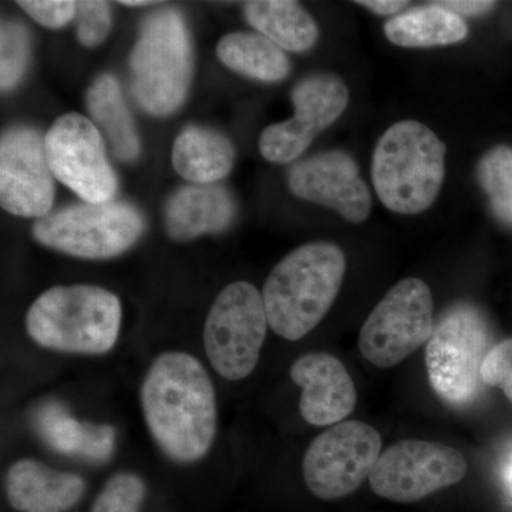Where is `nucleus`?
<instances>
[{
	"instance_id": "nucleus-23",
	"label": "nucleus",
	"mask_w": 512,
	"mask_h": 512,
	"mask_svg": "<svg viewBox=\"0 0 512 512\" xmlns=\"http://www.w3.org/2000/svg\"><path fill=\"white\" fill-rule=\"evenodd\" d=\"M217 55L229 69L262 82H279L291 72L284 50L261 33H229L218 43Z\"/></svg>"
},
{
	"instance_id": "nucleus-16",
	"label": "nucleus",
	"mask_w": 512,
	"mask_h": 512,
	"mask_svg": "<svg viewBox=\"0 0 512 512\" xmlns=\"http://www.w3.org/2000/svg\"><path fill=\"white\" fill-rule=\"evenodd\" d=\"M293 382L302 389L299 410L312 426H335L355 410V383L343 363L329 353L299 357L291 367Z\"/></svg>"
},
{
	"instance_id": "nucleus-4",
	"label": "nucleus",
	"mask_w": 512,
	"mask_h": 512,
	"mask_svg": "<svg viewBox=\"0 0 512 512\" xmlns=\"http://www.w3.org/2000/svg\"><path fill=\"white\" fill-rule=\"evenodd\" d=\"M446 174V146L429 127L399 121L380 137L372 178L380 201L396 214L416 215L436 201Z\"/></svg>"
},
{
	"instance_id": "nucleus-6",
	"label": "nucleus",
	"mask_w": 512,
	"mask_h": 512,
	"mask_svg": "<svg viewBox=\"0 0 512 512\" xmlns=\"http://www.w3.org/2000/svg\"><path fill=\"white\" fill-rule=\"evenodd\" d=\"M144 218L127 202L72 205L40 218L33 237L63 254L110 259L128 251L143 235Z\"/></svg>"
},
{
	"instance_id": "nucleus-9",
	"label": "nucleus",
	"mask_w": 512,
	"mask_h": 512,
	"mask_svg": "<svg viewBox=\"0 0 512 512\" xmlns=\"http://www.w3.org/2000/svg\"><path fill=\"white\" fill-rule=\"evenodd\" d=\"M433 296L421 279L393 286L373 309L359 335L360 353L377 367L399 365L433 333Z\"/></svg>"
},
{
	"instance_id": "nucleus-28",
	"label": "nucleus",
	"mask_w": 512,
	"mask_h": 512,
	"mask_svg": "<svg viewBox=\"0 0 512 512\" xmlns=\"http://www.w3.org/2000/svg\"><path fill=\"white\" fill-rule=\"evenodd\" d=\"M77 37L86 47H96L109 36L111 9L109 3L97 0L77 2Z\"/></svg>"
},
{
	"instance_id": "nucleus-30",
	"label": "nucleus",
	"mask_w": 512,
	"mask_h": 512,
	"mask_svg": "<svg viewBox=\"0 0 512 512\" xmlns=\"http://www.w3.org/2000/svg\"><path fill=\"white\" fill-rule=\"evenodd\" d=\"M18 5L49 29L63 28L77 13V2L72 0H20Z\"/></svg>"
},
{
	"instance_id": "nucleus-22",
	"label": "nucleus",
	"mask_w": 512,
	"mask_h": 512,
	"mask_svg": "<svg viewBox=\"0 0 512 512\" xmlns=\"http://www.w3.org/2000/svg\"><path fill=\"white\" fill-rule=\"evenodd\" d=\"M245 19L258 33L289 52H306L318 40L315 20L291 0H254L244 5Z\"/></svg>"
},
{
	"instance_id": "nucleus-15",
	"label": "nucleus",
	"mask_w": 512,
	"mask_h": 512,
	"mask_svg": "<svg viewBox=\"0 0 512 512\" xmlns=\"http://www.w3.org/2000/svg\"><path fill=\"white\" fill-rule=\"evenodd\" d=\"M288 184L296 197L328 207L353 224L369 217V188L353 158L342 151L318 154L296 164Z\"/></svg>"
},
{
	"instance_id": "nucleus-21",
	"label": "nucleus",
	"mask_w": 512,
	"mask_h": 512,
	"mask_svg": "<svg viewBox=\"0 0 512 512\" xmlns=\"http://www.w3.org/2000/svg\"><path fill=\"white\" fill-rule=\"evenodd\" d=\"M86 103L116 157L126 163L136 160L140 156V138L117 80L110 74L97 77L87 92Z\"/></svg>"
},
{
	"instance_id": "nucleus-24",
	"label": "nucleus",
	"mask_w": 512,
	"mask_h": 512,
	"mask_svg": "<svg viewBox=\"0 0 512 512\" xmlns=\"http://www.w3.org/2000/svg\"><path fill=\"white\" fill-rule=\"evenodd\" d=\"M384 33L397 46H443L466 39L467 25L461 16L436 3L390 19Z\"/></svg>"
},
{
	"instance_id": "nucleus-20",
	"label": "nucleus",
	"mask_w": 512,
	"mask_h": 512,
	"mask_svg": "<svg viewBox=\"0 0 512 512\" xmlns=\"http://www.w3.org/2000/svg\"><path fill=\"white\" fill-rule=\"evenodd\" d=\"M235 150L224 134L204 127H188L173 147L175 171L191 183L210 185L231 173Z\"/></svg>"
},
{
	"instance_id": "nucleus-14",
	"label": "nucleus",
	"mask_w": 512,
	"mask_h": 512,
	"mask_svg": "<svg viewBox=\"0 0 512 512\" xmlns=\"http://www.w3.org/2000/svg\"><path fill=\"white\" fill-rule=\"evenodd\" d=\"M45 138L32 127H12L0 141V204L9 214L43 218L55 200Z\"/></svg>"
},
{
	"instance_id": "nucleus-8",
	"label": "nucleus",
	"mask_w": 512,
	"mask_h": 512,
	"mask_svg": "<svg viewBox=\"0 0 512 512\" xmlns=\"http://www.w3.org/2000/svg\"><path fill=\"white\" fill-rule=\"evenodd\" d=\"M483 316L470 306H456L441 318L426 346L431 387L448 403L464 404L478 392L488 350Z\"/></svg>"
},
{
	"instance_id": "nucleus-2",
	"label": "nucleus",
	"mask_w": 512,
	"mask_h": 512,
	"mask_svg": "<svg viewBox=\"0 0 512 512\" xmlns=\"http://www.w3.org/2000/svg\"><path fill=\"white\" fill-rule=\"evenodd\" d=\"M345 272V254L330 242L302 245L286 255L262 289L269 328L291 342L305 338L329 312Z\"/></svg>"
},
{
	"instance_id": "nucleus-18",
	"label": "nucleus",
	"mask_w": 512,
	"mask_h": 512,
	"mask_svg": "<svg viewBox=\"0 0 512 512\" xmlns=\"http://www.w3.org/2000/svg\"><path fill=\"white\" fill-rule=\"evenodd\" d=\"M235 217L231 194L217 185H190L175 192L165 207V229L177 242L224 231Z\"/></svg>"
},
{
	"instance_id": "nucleus-17",
	"label": "nucleus",
	"mask_w": 512,
	"mask_h": 512,
	"mask_svg": "<svg viewBox=\"0 0 512 512\" xmlns=\"http://www.w3.org/2000/svg\"><path fill=\"white\" fill-rule=\"evenodd\" d=\"M84 490L82 477L35 458L16 461L6 474V495L18 512H67L79 504Z\"/></svg>"
},
{
	"instance_id": "nucleus-13",
	"label": "nucleus",
	"mask_w": 512,
	"mask_h": 512,
	"mask_svg": "<svg viewBox=\"0 0 512 512\" xmlns=\"http://www.w3.org/2000/svg\"><path fill=\"white\" fill-rule=\"evenodd\" d=\"M292 101L295 116L266 127L259 138L262 156L272 163L296 160L320 131L335 123L348 107V87L333 74H313L296 84Z\"/></svg>"
},
{
	"instance_id": "nucleus-11",
	"label": "nucleus",
	"mask_w": 512,
	"mask_h": 512,
	"mask_svg": "<svg viewBox=\"0 0 512 512\" xmlns=\"http://www.w3.org/2000/svg\"><path fill=\"white\" fill-rule=\"evenodd\" d=\"M466 458L456 448L424 440H403L380 454L369 480L380 497L413 503L463 480Z\"/></svg>"
},
{
	"instance_id": "nucleus-1",
	"label": "nucleus",
	"mask_w": 512,
	"mask_h": 512,
	"mask_svg": "<svg viewBox=\"0 0 512 512\" xmlns=\"http://www.w3.org/2000/svg\"><path fill=\"white\" fill-rule=\"evenodd\" d=\"M140 403L154 443L174 463H197L210 453L218 430L217 396L197 357L181 350L154 357Z\"/></svg>"
},
{
	"instance_id": "nucleus-7",
	"label": "nucleus",
	"mask_w": 512,
	"mask_h": 512,
	"mask_svg": "<svg viewBox=\"0 0 512 512\" xmlns=\"http://www.w3.org/2000/svg\"><path fill=\"white\" fill-rule=\"evenodd\" d=\"M262 292L249 282L225 286L204 326L205 355L218 375L239 382L254 372L268 330Z\"/></svg>"
},
{
	"instance_id": "nucleus-19",
	"label": "nucleus",
	"mask_w": 512,
	"mask_h": 512,
	"mask_svg": "<svg viewBox=\"0 0 512 512\" xmlns=\"http://www.w3.org/2000/svg\"><path fill=\"white\" fill-rule=\"evenodd\" d=\"M40 439L56 453L103 463L116 447V430L109 424L76 419L59 403H46L36 412Z\"/></svg>"
},
{
	"instance_id": "nucleus-32",
	"label": "nucleus",
	"mask_w": 512,
	"mask_h": 512,
	"mask_svg": "<svg viewBox=\"0 0 512 512\" xmlns=\"http://www.w3.org/2000/svg\"><path fill=\"white\" fill-rule=\"evenodd\" d=\"M360 6H365V8L372 10V12L377 13V15H394V13L399 12L403 8H406L409 5V2H397V0H360Z\"/></svg>"
},
{
	"instance_id": "nucleus-26",
	"label": "nucleus",
	"mask_w": 512,
	"mask_h": 512,
	"mask_svg": "<svg viewBox=\"0 0 512 512\" xmlns=\"http://www.w3.org/2000/svg\"><path fill=\"white\" fill-rule=\"evenodd\" d=\"M29 47V35L25 26L13 20H3L0 29V86L3 92L12 90L25 74Z\"/></svg>"
},
{
	"instance_id": "nucleus-10",
	"label": "nucleus",
	"mask_w": 512,
	"mask_h": 512,
	"mask_svg": "<svg viewBox=\"0 0 512 512\" xmlns=\"http://www.w3.org/2000/svg\"><path fill=\"white\" fill-rule=\"evenodd\" d=\"M380 454L379 431L362 421H343L309 444L303 457V480L320 500H339L370 477Z\"/></svg>"
},
{
	"instance_id": "nucleus-12",
	"label": "nucleus",
	"mask_w": 512,
	"mask_h": 512,
	"mask_svg": "<svg viewBox=\"0 0 512 512\" xmlns=\"http://www.w3.org/2000/svg\"><path fill=\"white\" fill-rule=\"evenodd\" d=\"M45 143L50 170L60 183L90 204L113 200L117 177L96 124L77 113L64 114L47 131Z\"/></svg>"
},
{
	"instance_id": "nucleus-27",
	"label": "nucleus",
	"mask_w": 512,
	"mask_h": 512,
	"mask_svg": "<svg viewBox=\"0 0 512 512\" xmlns=\"http://www.w3.org/2000/svg\"><path fill=\"white\" fill-rule=\"evenodd\" d=\"M146 484L137 474L117 473L101 488L90 512H140Z\"/></svg>"
},
{
	"instance_id": "nucleus-34",
	"label": "nucleus",
	"mask_w": 512,
	"mask_h": 512,
	"mask_svg": "<svg viewBox=\"0 0 512 512\" xmlns=\"http://www.w3.org/2000/svg\"><path fill=\"white\" fill-rule=\"evenodd\" d=\"M121 5L124 6H130V8H141V6H148V5H156V2H146V0H123V2H120Z\"/></svg>"
},
{
	"instance_id": "nucleus-5",
	"label": "nucleus",
	"mask_w": 512,
	"mask_h": 512,
	"mask_svg": "<svg viewBox=\"0 0 512 512\" xmlns=\"http://www.w3.org/2000/svg\"><path fill=\"white\" fill-rule=\"evenodd\" d=\"M133 94L153 116L174 113L190 87V36L180 12L161 9L144 22L130 60Z\"/></svg>"
},
{
	"instance_id": "nucleus-31",
	"label": "nucleus",
	"mask_w": 512,
	"mask_h": 512,
	"mask_svg": "<svg viewBox=\"0 0 512 512\" xmlns=\"http://www.w3.org/2000/svg\"><path fill=\"white\" fill-rule=\"evenodd\" d=\"M439 6H443L450 10V12L456 13V15H483L491 10L495 6V2H484V0H450V2H439Z\"/></svg>"
},
{
	"instance_id": "nucleus-33",
	"label": "nucleus",
	"mask_w": 512,
	"mask_h": 512,
	"mask_svg": "<svg viewBox=\"0 0 512 512\" xmlns=\"http://www.w3.org/2000/svg\"><path fill=\"white\" fill-rule=\"evenodd\" d=\"M503 483L505 490H507L508 497L512 500V450L508 454L507 461L503 467Z\"/></svg>"
},
{
	"instance_id": "nucleus-3",
	"label": "nucleus",
	"mask_w": 512,
	"mask_h": 512,
	"mask_svg": "<svg viewBox=\"0 0 512 512\" xmlns=\"http://www.w3.org/2000/svg\"><path fill=\"white\" fill-rule=\"evenodd\" d=\"M120 329V299L100 286L47 289L26 315V330L33 342L69 355H106L116 346Z\"/></svg>"
},
{
	"instance_id": "nucleus-29",
	"label": "nucleus",
	"mask_w": 512,
	"mask_h": 512,
	"mask_svg": "<svg viewBox=\"0 0 512 512\" xmlns=\"http://www.w3.org/2000/svg\"><path fill=\"white\" fill-rule=\"evenodd\" d=\"M481 380L503 389L512 403V339L503 340L490 349L481 367Z\"/></svg>"
},
{
	"instance_id": "nucleus-25",
	"label": "nucleus",
	"mask_w": 512,
	"mask_h": 512,
	"mask_svg": "<svg viewBox=\"0 0 512 512\" xmlns=\"http://www.w3.org/2000/svg\"><path fill=\"white\" fill-rule=\"evenodd\" d=\"M478 181L490 197L495 215L512 225V150L498 146L478 164Z\"/></svg>"
}]
</instances>
